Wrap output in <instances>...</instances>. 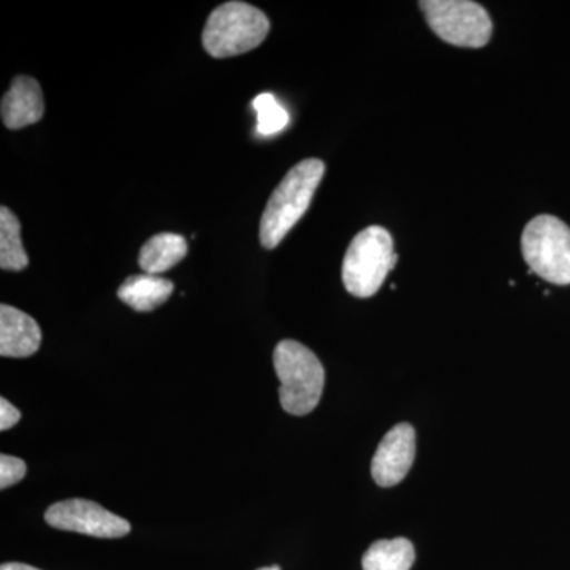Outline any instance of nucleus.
Wrapping results in <instances>:
<instances>
[{
    "mask_svg": "<svg viewBox=\"0 0 570 570\" xmlns=\"http://www.w3.org/2000/svg\"><path fill=\"white\" fill-rule=\"evenodd\" d=\"M521 253L531 273L551 284H570V227L550 214L534 217L521 235Z\"/></svg>",
    "mask_w": 570,
    "mask_h": 570,
    "instance_id": "obj_5",
    "label": "nucleus"
},
{
    "mask_svg": "<svg viewBox=\"0 0 570 570\" xmlns=\"http://www.w3.org/2000/svg\"><path fill=\"white\" fill-rule=\"evenodd\" d=\"M45 115L43 94L31 77H17L2 99V121L11 130L39 122Z\"/></svg>",
    "mask_w": 570,
    "mask_h": 570,
    "instance_id": "obj_9",
    "label": "nucleus"
},
{
    "mask_svg": "<svg viewBox=\"0 0 570 570\" xmlns=\"http://www.w3.org/2000/svg\"><path fill=\"white\" fill-rule=\"evenodd\" d=\"M428 26L453 47L483 48L493 33L489 11L471 0H422Z\"/></svg>",
    "mask_w": 570,
    "mask_h": 570,
    "instance_id": "obj_6",
    "label": "nucleus"
},
{
    "mask_svg": "<svg viewBox=\"0 0 570 570\" xmlns=\"http://www.w3.org/2000/svg\"><path fill=\"white\" fill-rule=\"evenodd\" d=\"M268 32L264 11L246 2H225L209 14L202 43L213 58H234L261 47Z\"/></svg>",
    "mask_w": 570,
    "mask_h": 570,
    "instance_id": "obj_3",
    "label": "nucleus"
},
{
    "mask_svg": "<svg viewBox=\"0 0 570 570\" xmlns=\"http://www.w3.org/2000/svg\"><path fill=\"white\" fill-rule=\"evenodd\" d=\"M397 255L392 235L381 225H371L352 239L343 262V283L348 294L370 298L381 291Z\"/></svg>",
    "mask_w": 570,
    "mask_h": 570,
    "instance_id": "obj_4",
    "label": "nucleus"
},
{
    "mask_svg": "<svg viewBox=\"0 0 570 570\" xmlns=\"http://www.w3.org/2000/svg\"><path fill=\"white\" fill-rule=\"evenodd\" d=\"M415 562V549L411 540L396 538L377 540L363 557V570H411Z\"/></svg>",
    "mask_w": 570,
    "mask_h": 570,
    "instance_id": "obj_13",
    "label": "nucleus"
},
{
    "mask_svg": "<svg viewBox=\"0 0 570 570\" xmlns=\"http://www.w3.org/2000/svg\"><path fill=\"white\" fill-rule=\"evenodd\" d=\"M258 570H281L279 566H269V568H262Z\"/></svg>",
    "mask_w": 570,
    "mask_h": 570,
    "instance_id": "obj_19",
    "label": "nucleus"
},
{
    "mask_svg": "<svg viewBox=\"0 0 570 570\" xmlns=\"http://www.w3.org/2000/svg\"><path fill=\"white\" fill-rule=\"evenodd\" d=\"M253 108L257 112V134L262 137L283 132L291 121L288 111L273 94H258L253 100Z\"/></svg>",
    "mask_w": 570,
    "mask_h": 570,
    "instance_id": "obj_15",
    "label": "nucleus"
},
{
    "mask_svg": "<svg viewBox=\"0 0 570 570\" xmlns=\"http://www.w3.org/2000/svg\"><path fill=\"white\" fill-rule=\"evenodd\" d=\"M41 330L39 324L17 307L0 306V355L24 358L39 351Z\"/></svg>",
    "mask_w": 570,
    "mask_h": 570,
    "instance_id": "obj_10",
    "label": "nucleus"
},
{
    "mask_svg": "<svg viewBox=\"0 0 570 570\" xmlns=\"http://www.w3.org/2000/svg\"><path fill=\"white\" fill-rule=\"evenodd\" d=\"M187 255V242L178 234L154 235L138 255V265L148 275L159 276L178 265Z\"/></svg>",
    "mask_w": 570,
    "mask_h": 570,
    "instance_id": "obj_12",
    "label": "nucleus"
},
{
    "mask_svg": "<svg viewBox=\"0 0 570 570\" xmlns=\"http://www.w3.org/2000/svg\"><path fill=\"white\" fill-rule=\"evenodd\" d=\"M26 466L24 461L17 459V456L6 455L0 456V489L7 490L13 487L14 483L21 482L24 479Z\"/></svg>",
    "mask_w": 570,
    "mask_h": 570,
    "instance_id": "obj_16",
    "label": "nucleus"
},
{
    "mask_svg": "<svg viewBox=\"0 0 570 570\" xmlns=\"http://www.w3.org/2000/svg\"><path fill=\"white\" fill-rule=\"evenodd\" d=\"M281 381V406L287 414H311L324 393L325 370L311 348L298 341H281L273 355Z\"/></svg>",
    "mask_w": 570,
    "mask_h": 570,
    "instance_id": "obj_2",
    "label": "nucleus"
},
{
    "mask_svg": "<svg viewBox=\"0 0 570 570\" xmlns=\"http://www.w3.org/2000/svg\"><path fill=\"white\" fill-rule=\"evenodd\" d=\"M21 420V412L18 411L6 397L0 400V430L7 431L17 425Z\"/></svg>",
    "mask_w": 570,
    "mask_h": 570,
    "instance_id": "obj_17",
    "label": "nucleus"
},
{
    "mask_svg": "<svg viewBox=\"0 0 570 570\" xmlns=\"http://www.w3.org/2000/svg\"><path fill=\"white\" fill-rule=\"evenodd\" d=\"M415 460V430L400 423L385 434L374 453L371 474L379 487L390 489L406 478Z\"/></svg>",
    "mask_w": 570,
    "mask_h": 570,
    "instance_id": "obj_8",
    "label": "nucleus"
},
{
    "mask_svg": "<svg viewBox=\"0 0 570 570\" xmlns=\"http://www.w3.org/2000/svg\"><path fill=\"white\" fill-rule=\"evenodd\" d=\"M29 265L21 242V224L7 206L0 208V268L3 272H22Z\"/></svg>",
    "mask_w": 570,
    "mask_h": 570,
    "instance_id": "obj_14",
    "label": "nucleus"
},
{
    "mask_svg": "<svg viewBox=\"0 0 570 570\" xmlns=\"http://www.w3.org/2000/svg\"><path fill=\"white\" fill-rule=\"evenodd\" d=\"M45 520L56 530L80 532L100 539L124 538L132 530L129 521L88 499L56 502L45 513Z\"/></svg>",
    "mask_w": 570,
    "mask_h": 570,
    "instance_id": "obj_7",
    "label": "nucleus"
},
{
    "mask_svg": "<svg viewBox=\"0 0 570 570\" xmlns=\"http://www.w3.org/2000/svg\"><path fill=\"white\" fill-rule=\"evenodd\" d=\"M325 175L321 159H305L296 164L269 197L261 219V243L275 249L305 216L318 184Z\"/></svg>",
    "mask_w": 570,
    "mask_h": 570,
    "instance_id": "obj_1",
    "label": "nucleus"
},
{
    "mask_svg": "<svg viewBox=\"0 0 570 570\" xmlns=\"http://www.w3.org/2000/svg\"><path fill=\"white\" fill-rule=\"evenodd\" d=\"M0 570H40L37 568H32V566L22 564V562H7V564H2Z\"/></svg>",
    "mask_w": 570,
    "mask_h": 570,
    "instance_id": "obj_18",
    "label": "nucleus"
},
{
    "mask_svg": "<svg viewBox=\"0 0 570 570\" xmlns=\"http://www.w3.org/2000/svg\"><path fill=\"white\" fill-rule=\"evenodd\" d=\"M174 288L171 281L145 273L127 277L119 287L118 296L122 303L138 313H151L170 298Z\"/></svg>",
    "mask_w": 570,
    "mask_h": 570,
    "instance_id": "obj_11",
    "label": "nucleus"
}]
</instances>
